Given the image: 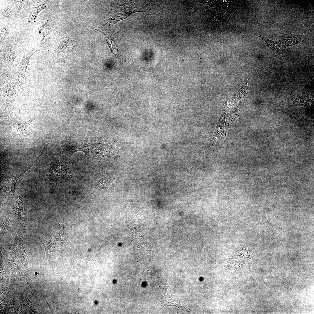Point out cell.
<instances>
[{"label": "cell", "mask_w": 314, "mask_h": 314, "mask_svg": "<svg viewBox=\"0 0 314 314\" xmlns=\"http://www.w3.org/2000/svg\"><path fill=\"white\" fill-rule=\"evenodd\" d=\"M148 11V7L146 6L133 11L117 13L106 19L98 20L97 22L99 27L103 30L107 31H111L113 26L116 23L120 21L125 19L131 14L138 12L147 13Z\"/></svg>", "instance_id": "cell-1"}, {"label": "cell", "mask_w": 314, "mask_h": 314, "mask_svg": "<svg viewBox=\"0 0 314 314\" xmlns=\"http://www.w3.org/2000/svg\"><path fill=\"white\" fill-rule=\"evenodd\" d=\"M226 111L223 109L221 116L218 121L213 138L209 147L215 150L220 146L222 140L226 137L224 134L225 116Z\"/></svg>", "instance_id": "cell-2"}, {"label": "cell", "mask_w": 314, "mask_h": 314, "mask_svg": "<svg viewBox=\"0 0 314 314\" xmlns=\"http://www.w3.org/2000/svg\"><path fill=\"white\" fill-rule=\"evenodd\" d=\"M256 71H254L246 74L244 82L238 92L225 101V105L226 107L228 108L233 105L247 94L249 89L247 85L249 81L250 78L256 74Z\"/></svg>", "instance_id": "cell-3"}, {"label": "cell", "mask_w": 314, "mask_h": 314, "mask_svg": "<svg viewBox=\"0 0 314 314\" xmlns=\"http://www.w3.org/2000/svg\"><path fill=\"white\" fill-rule=\"evenodd\" d=\"M17 81V79L10 81L0 89L1 94L6 104L5 111L8 110L9 106L15 100L16 95L15 88Z\"/></svg>", "instance_id": "cell-4"}, {"label": "cell", "mask_w": 314, "mask_h": 314, "mask_svg": "<svg viewBox=\"0 0 314 314\" xmlns=\"http://www.w3.org/2000/svg\"><path fill=\"white\" fill-rule=\"evenodd\" d=\"M111 6L108 14L112 15L122 10L130 8H138L133 0H111Z\"/></svg>", "instance_id": "cell-5"}, {"label": "cell", "mask_w": 314, "mask_h": 314, "mask_svg": "<svg viewBox=\"0 0 314 314\" xmlns=\"http://www.w3.org/2000/svg\"><path fill=\"white\" fill-rule=\"evenodd\" d=\"M74 45L73 34L71 32L68 36L61 38L59 46L55 52L58 55L65 54L71 51Z\"/></svg>", "instance_id": "cell-6"}, {"label": "cell", "mask_w": 314, "mask_h": 314, "mask_svg": "<svg viewBox=\"0 0 314 314\" xmlns=\"http://www.w3.org/2000/svg\"><path fill=\"white\" fill-rule=\"evenodd\" d=\"M43 50L33 49L25 51L17 69V75L18 77L21 76L25 77L26 72L31 56L36 52Z\"/></svg>", "instance_id": "cell-7"}, {"label": "cell", "mask_w": 314, "mask_h": 314, "mask_svg": "<svg viewBox=\"0 0 314 314\" xmlns=\"http://www.w3.org/2000/svg\"><path fill=\"white\" fill-rule=\"evenodd\" d=\"M308 36L292 34L280 40L281 47L284 49L307 40Z\"/></svg>", "instance_id": "cell-8"}, {"label": "cell", "mask_w": 314, "mask_h": 314, "mask_svg": "<svg viewBox=\"0 0 314 314\" xmlns=\"http://www.w3.org/2000/svg\"><path fill=\"white\" fill-rule=\"evenodd\" d=\"M255 35L264 41L269 48L278 56L281 58L283 57L285 51L281 47L280 40H270L266 37L261 35Z\"/></svg>", "instance_id": "cell-9"}, {"label": "cell", "mask_w": 314, "mask_h": 314, "mask_svg": "<svg viewBox=\"0 0 314 314\" xmlns=\"http://www.w3.org/2000/svg\"><path fill=\"white\" fill-rule=\"evenodd\" d=\"M34 122H35L31 119L27 122L22 123L13 121V126L11 134L19 137H23L26 134V130L27 128Z\"/></svg>", "instance_id": "cell-10"}, {"label": "cell", "mask_w": 314, "mask_h": 314, "mask_svg": "<svg viewBox=\"0 0 314 314\" xmlns=\"http://www.w3.org/2000/svg\"><path fill=\"white\" fill-rule=\"evenodd\" d=\"M46 5L44 3L39 1L36 2L34 5L30 15L29 21L30 22L35 23L36 22V18L38 13L42 10L44 9Z\"/></svg>", "instance_id": "cell-11"}, {"label": "cell", "mask_w": 314, "mask_h": 314, "mask_svg": "<svg viewBox=\"0 0 314 314\" xmlns=\"http://www.w3.org/2000/svg\"><path fill=\"white\" fill-rule=\"evenodd\" d=\"M228 114L226 117V121L225 124L224 134L226 135L227 130L233 122L236 119L238 116L237 110L232 111Z\"/></svg>", "instance_id": "cell-12"}, {"label": "cell", "mask_w": 314, "mask_h": 314, "mask_svg": "<svg viewBox=\"0 0 314 314\" xmlns=\"http://www.w3.org/2000/svg\"><path fill=\"white\" fill-rule=\"evenodd\" d=\"M92 26H90L88 28H90L92 29H94L98 31H99L102 33L106 36V40L108 43L109 45V46L110 49L112 52L113 53L116 54L117 51V48L116 44L115 42L113 40V38L110 36L106 34L103 32V31H100L94 27L93 24H92Z\"/></svg>", "instance_id": "cell-13"}, {"label": "cell", "mask_w": 314, "mask_h": 314, "mask_svg": "<svg viewBox=\"0 0 314 314\" xmlns=\"http://www.w3.org/2000/svg\"><path fill=\"white\" fill-rule=\"evenodd\" d=\"M38 31L43 34L44 36L48 35L50 33L51 28L48 20L39 28Z\"/></svg>", "instance_id": "cell-14"}, {"label": "cell", "mask_w": 314, "mask_h": 314, "mask_svg": "<svg viewBox=\"0 0 314 314\" xmlns=\"http://www.w3.org/2000/svg\"><path fill=\"white\" fill-rule=\"evenodd\" d=\"M13 11L10 7L6 8L3 12V16L5 18H10L12 16Z\"/></svg>", "instance_id": "cell-15"}, {"label": "cell", "mask_w": 314, "mask_h": 314, "mask_svg": "<svg viewBox=\"0 0 314 314\" xmlns=\"http://www.w3.org/2000/svg\"><path fill=\"white\" fill-rule=\"evenodd\" d=\"M1 33L3 35L6 36L8 34V30L5 28H2L1 29Z\"/></svg>", "instance_id": "cell-16"}]
</instances>
